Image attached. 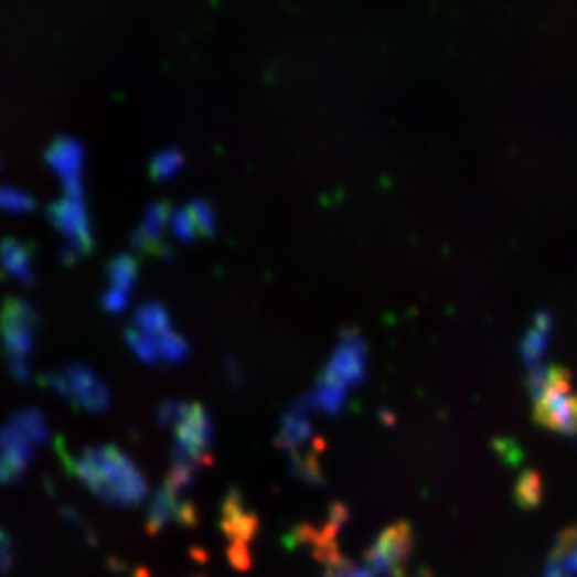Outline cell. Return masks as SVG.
<instances>
[{"label":"cell","mask_w":577,"mask_h":577,"mask_svg":"<svg viewBox=\"0 0 577 577\" xmlns=\"http://www.w3.org/2000/svg\"><path fill=\"white\" fill-rule=\"evenodd\" d=\"M71 473L105 503L136 507L146 499V479L136 462L116 445L86 447L67 458Z\"/></svg>","instance_id":"cell-1"},{"label":"cell","mask_w":577,"mask_h":577,"mask_svg":"<svg viewBox=\"0 0 577 577\" xmlns=\"http://www.w3.org/2000/svg\"><path fill=\"white\" fill-rule=\"evenodd\" d=\"M175 442L171 449V471L168 485L182 492L186 490L197 473L210 464V447H212V419L202 405H189L173 426Z\"/></svg>","instance_id":"cell-2"},{"label":"cell","mask_w":577,"mask_h":577,"mask_svg":"<svg viewBox=\"0 0 577 577\" xmlns=\"http://www.w3.org/2000/svg\"><path fill=\"white\" fill-rule=\"evenodd\" d=\"M310 408L306 407L304 398H300L291 410L282 415L278 447L289 456L291 473L306 483H321V462L319 456L323 451V442L314 437Z\"/></svg>","instance_id":"cell-3"},{"label":"cell","mask_w":577,"mask_h":577,"mask_svg":"<svg viewBox=\"0 0 577 577\" xmlns=\"http://www.w3.org/2000/svg\"><path fill=\"white\" fill-rule=\"evenodd\" d=\"M0 334L11 373L22 383L31 381L29 355L39 336V314L34 306L26 300H7L0 314Z\"/></svg>","instance_id":"cell-4"},{"label":"cell","mask_w":577,"mask_h":577,"mask_svg":"<svg viewBox=\"0 0 577 577\" xmlns=\"http://www.w3.org/2000/svg\"><path fill=\"white\" fill-rule=\"evenodd\" d=\"M41 383L88 413H105L109 408V392L88 366L71 364L63 373L45 374Z\"/></svg>","instance_id":"cell-5"},{"label":"cell","mask_w":577,"mask_h":577,"mask_svg":"<svg viewBox=\"0 0 577 577\" xmlns=\"http://www.w3.org/2000/svg\"><path fill=\"white\" fill-rule=\"evenodd\" d=\"M413 547L415 539L407 522L392 524L368 547L366 569L373 577H408Z\"/></svg>","instance_id":"cell-6"},{"label":"cell","mask_w":577,"mask_h":577,"mask_svg":"<svg viewBox=\"0 0 577 577\" xmlns=\"http://www.w3.org/2000/svg\"><path fill=\"white\" fill-rule=\"evenodd\" d=\"M366 362H368V346L362 339V334L355 330H344L319 378L330 381L344 389H351L364 383Z\"/></svg>","instance_id":"cell-7"},{"label":"cell","mask_w":577,"mask_h":577,"mask_svg":"<svg viewBox=\"0 0 577 577\" xmlns=\"http://www.w3.org/2000/svg\"><path fill=\"white\" fill-rule=\"evenodd\" d=\"M50 218L67 242V250H63V257L67 261H73L77 255L90 250L93 232H90L88 210L82 197H65L56 202L50 207Z\"/></svg>","instance_id":"cell-8"},{"label":"cell","mask_w":577,"mask_h":577,"mask_svg":"<svg viewBox=\"0 0 577 577\" xmlns=\"http://www.w3.org/2000/svg\"><path fill=\"white\" fill-rule=\"evenodd\" d=\"M182 492L173 490L171 485H163L150 507H148V517H146V531L150 535H159L168 526H193L197 520L195 507L180 496Z\"/></svg>","instance_id":"cell-9"},{"label":"cell","mask_w":577,"mask_h":577,"mask_svg":"<svg viewBox=\"0 0 577 577\" xmlns=\"http://www.w3.org/2000/svg\"><path fill=\"white\" fill-rule=\"evenodd\" d=\"M45 159L61 175L67 197H84V148L75 139L61 137L50 146Z\"/></svg>","instance_id":"cell-10"},{"label":"cell","mask_w":577,"mask_h":577,"mask_svg":"<svg viewBox=\"0 0 577 577\" xmlns=\"http://www.w3.org/2000/svg\"><path fill=\"white\" fill-rule=\"evenodd\" d=\"M223 528L225 535L232 542V560L238 567H246L248 565V542L255 537L257 533V517L253 513H248L244 501L238 499L236 494H232L225 501L223 507Z\"/></svg>","instance_id":"cell-11"},{"label":"cell","mask_w":577,"mask_h":577,"mask_svg":"<svg viewBox=\"0 0 577 577\" xmlns=\"http://www.w3.org/2000/svg\"><path fill=\"white\" fill-rule=\"evenodd\" d=\"M109 274V289L103 296V306L109 312H122L127 308V302L133 293L137 285V274H139V266L136 259L129 255H120L118 259H114L107 268Z\"/></svg>","instance_id":"cell-12"},{"label":"cell","mask_w":577,"mask_h":577,"mask_svg":"<svg viewBox=\"0 0 577 577\" xmlns=\"http://www.w3.org/2000/svg\"><path fill=\"white\" fill-rule=\"evenodd\" d=\"M533 417L539 426L563 435H577V394L535 403Z\"/></svg>","instance_id":"cell-13"},{"label":"cell","mask_w":577,"mask_h":577,"mask_svg":"<svg viewBox=\"0 0 577 577\" xmlns=\"http://www.w3.org/2000/svg\"><path fill=\"white\" fill-rule=\"evenodd\" d=\"M549 334H552V319H549V314L539 312L535 317V325L526 332V336L522 340V349H520L522 360L528 366V371L544 364L542 360H544L545 351H547Z\"/></svg>","instance_id":"cell-14"},{"label":"cell","mask_w":577,"mask_h":577,"mask_svg":"<svg viewBox=\"0 0 577 577\" xmlns=\"http://www.w3.org/2000/svg\"><path fill=\"white\" fill-rule=\"evenodd\" d=\"M170 207L165 204L152 205L146 212L143 223H141V227L137 229V234L133 236L137 248L150 250V253H159L161 250V234H163V227L170 221Z\"/></svg>","instance_id":"cell-15"},{"label":"cell","mask_w":577,"mask_h":577,"mask_svg":"<svg viewBox=\"0 0 577 577\" xmlns=\"http://www.w3.org/2000/svg\"><path fill=\"white\" fill-rule=\"evenodd\" d=\"M0 264L4 268V273L13 278H18L24 285H33L34 270L31 264V255L29 250L15 242V239H2L0 244Z\"/></svg>","instance_id":"cell-16"},{"label":"cell","mask_w":577,"mask_h":577,"mask_svg":"<svg viewBox=\"0 0 577 577\" xmlns=\"http://www.w3.org/2000/svg\"><path fill=\"white\" fill-rule=\"evenodd\" d=\"M547 567L565 577H577V526L563 531L552 545Z\"/></svg>","instance_id":"cell-17"},{"label":"cell","mask_w":577,"mask_h":577,"mask_svg":"<svg viewBox=\"0 0 577 577\" xmlns=\"http://www.w3.org/2000/svg\"><path fill=\"white\" fill-rule=\"evenodd\" d=\"M129 330L143 334V336H159V334L171 332L173 325H171L170 312L159 302H148L137 310Z\"/></svg>","instance_id":"cell-18"},{"label":"cell","mask_w":577,"mask_h":577,"mask_svg":"<svg viewBox=\"0 0 577 577\" xmlns=\"http://www.w3.org/2000/svg\"><path fill=\"white\" fill-rule=\"evenodd\" d=\"M346 392L349 389L319 378L314 389L304 396L306 407L310 410H321L325 415H340L346 405Z\"/></svg>","instance_id":"cell-19"},{"label":"cell","mask_w":577,"mask_h":577,"mask_svg":"<svg viewBox=\"0 0 577 577\" xmlns=\"http://www.w3.org/2000/svg\"><path fill=\"white\" fill-rule=\"evenodd\" d=\"M544 499V483H542V476L537 471H524L517 485H515V501L522 510H535L539 507Z\"/></svg>","instance_id":"cell-20"},{"label":"cell","mask_w":577,"mask_h":577,"mask_svg":"<svg viewBox=\"0 0 577 577\" xmlns=\"http://www.w3.org/2000/svg\"><path fill=\"white\" fill-rule=\"evenodd\" d=\"M317 560H321L325 565V571L323 577H373V574L364 567H357L353 565L351 560H346L342 554H340L339 545L332 547L330 552H325L323 556H319Z\"/></svg>","instance_id":"cell-21"},{"label":"cell","mask_w":577,"mask_h":577,"mask_svg":"<svg viewBox=\"0 0 577 577\" xmlns=\"http://www.w3.org/2000/svg\"><path fill=\"white\" fill-rule=\"evenodd\" d=\"M171 229L178 238L182 242H189V239L197 238L202 236V229L191 212V207H184V210H175L170 214Z\"/></svg>","instance_id":"cell-22"},{"label":"cell","mask_w":577,"mask_h":577,"mask_svg":"<svg viewBox=\"0 0 577 577\" xmlns=\"http://www.w3.org/2000/svg\"><path fill=\"white\" fill-rule=\"evenodd\" d=\"M182 168V154L175 150H165L152 161V175L159 180H165L175 175Z\"/></svg>","instance_id":"cell-23"},{"label":"cell","mask_w":577,"mask_h":577,"mask_svg":"<svg viewBox=\"0 0 577 577\" xmlns=\"http://www.w3.org/2000/svg\"><path fill=\"white\" fill-rule=\"evenodd\" d=\"M34 202L31 195L20 193L15 189H0V210L9 212H29L33 210Z\"/></svg>","instance_id":"cell-24"},{"label":"cell","mask_w":577,"mask_h":577,"mask_svg":"<svg viewBox=\"0 0 577 577\" xmlns=\"http://www.w3.org/2000/svg\"><path fill=\"white\" fill-rule=\"evenodd\" d=\"M13 567V544L9 535L0 528V571H9Z\"/></svg>","instance_id":"cell-25"},{"label":"cell","mask_w":577,"mask_h":577,"mask_svg":"<svg viewBox=\"0 0 577 577\" xmlns=\"http://www.w3.org/2000/svg\"><path fill=\"white\" fill-rule=\"evenodd\" d=\"M544 577H565V576H563V574H558V571H556V569H552V567H547V569H545Z\"/></svg>","instance_id":"cell-26"}]
</instances>
